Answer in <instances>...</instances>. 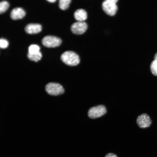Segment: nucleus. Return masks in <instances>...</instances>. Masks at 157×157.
I'll list each match as a JSON object with an SVG mask.
<instances>
[{"instance_id": "9b49d317", "label": "nucleus", "mask_w": 157, "mask_h": 157, "mask_svg": "<svg viewBox=\"0 0 157 157\" xmlns=\"http://www.w3.org/2000/svg\"><path fill=\"white\" fill-rule=\"evenodd\" d=\"M27 56L28 58L31 60L37 62L41 58L42 54L40 51L37 53L33 54H30L28 53Z\"/></svg>"}, {"instance_id": "6ab92c4d", "label": "nucleus", "mask_w": 157, "mask_h": 157, "mask_svg": "<svg viewBox=\"0 0 157 157\" xmlns=\"http://www.w3.org/2000/svg\"><path fill=\"white\" fill-rule=\"evenodd\" d=\"M47 1L50 3H54L55 2L56 0H47Z\"/></svg>"}, {"instance_id": "6e6552de", "label": "nucleus", "mask_w": 157, "mask_h": 157, "mask_svg": "<svg viewBox=\"0 0 157 157\" xmlns=\"http://www.w3.org/2000/svg\"><path fill=\"white\" fill-rule=\"evenodd\" d=\"M42 29L41 25L38 24H27L25 28V31L29 34L38 33L41 31Z\"/></svg>"}, {"instance_id": "0eeeda50", "label": "nucleus", "mask_w": 157, "mask_h": 157, "mask_svg": "<svg viewBox=\"0 0 157 157\" xmlns=\"http://www.w3.org/2000/svg\"><path fill=\"white\" fill-rule=\"evenodd\" d=\"M88 25L84 22H77L74 23L71 26V29L72 32L76 35H81L84 33L87 30Z\"/></svg>"}, {"instance_id": "20e7f679", "label": "nucleus", "mask_w": 157, "mask_h": 157, "mask_svg": "<svg viewBox=\"0 0 157 157\" xmlns=\"http://www.w3.org/2000/svg\"><path fill=\"white\" fill-rule=\"evenodd\" d=\"M43 45L48 48H54L60 46L62 40L59 38L52 35H47L43 38L42 40Z\"/></svg>"}, {"instance_id": "f03ea898", "label": "nucleus", "mask_w": 157, "mask_h": 157, "mask_svg": "<svg viewBox=\"0 0 157 157\" xmlns=\"http://www.w3.org/2000/svg\"><path fill=\"white\" fill-rule=\"evenodd\" d=\"M118 0H106L102 3V8L104 12L110 16L114 15L117 10L116 4Z\"/></svg>"}, {"instance_id": "7ed1b4c3", "label": "nucleus", "mask_w": 157, "mask_h": 157, "mask_svg": "<svg viewBox=\"0 0 157 157\" xmlns=\"http://www.w3.org/2000/svg\"><path fill=\"white\" fill-rule=\"evenodd\" d=\"M45 90L47 92L51 95L57 96L63 94L64 90L63 86L58 83L51 82L45 86Z\"/></svg>"}, {"instance_id": "39448f33", "label": "nucleus", "mask_w": 157, "mask_h": 157, "mask_svg": "<svg viewBox=\"0 0 157 157\" xmlns=\"http://www.w3.org/2000/svg\"><path fill=\"white\" fill-rule=\"evenodd\" d=\"M106 112L105 107L103 105H100L90 108L88 111V115L90 118L94 119L101 117Z\"/></svg>"}, {"instance_id": "ddd939ff", "label": "nucleus", "mask_w": 157, "mask_h": 157, "mask_svg": "<svg viewBox=\"0 0 157 157\" xmlns=\"http://www.w3.org/2000/svg\"><path fill=\"white\" fill-rule=\"evenodd\" d=\"M40 47L36 45L32 44L28 48V53L30 54H33L38 53L40 51Z\"/></svg>"}, {"instance_id": "a211bd4d", "label": "nucleus", "mask_w": 157, "mask_h": 157, "mask_svg": "<svg viewBox=\"0 0 157 157\" xmlns=\"http://www.w3.org/2000/svg\"><path fill=\"white\" fill-rule=\"evenodd\" d=\"M154 58V60L157 61V53H156L155 55Z\"/></svg>"}, {"instance_id": "4468645a", "label": "nucleus", "mask_w": 157, "mask_h": 157, "mask_svg": "<svg viewBox=\"0 0 157 157\" xmlns=\"http://www.w3.org/2000/svg\"><path fill=\"white\" fill-rule=\"evenodd\" d=\"M9 4L7 1H3L0 3V13L5 12L9 8Z\"/></svg>"}, {"instance_id": "2eb2a0df", "label": "nucleus", "mask_w": 157, "mask_h": 157, "mask_svg": "<svg viewBox=\"0 0 157 157\" xmlns=\"http://www.w3.org/2000/svg\"><path fill=\"white\" fill-rule=\"evenodd\" d=\"M150 69L152 74L157 76V61L154 60L151 63Z\"/></svg>"}, {"instance_id": "dca6fc26", "label": "nucleus", "mask_w": 157, "mask_h": 157, "mask_svg": "<svg viewBox=\"0 0 157 157\" xmlns=\"http://www.w3.org/2000/svg\"><path fill=\"white\" fill-rule=\"evenodd\" d=\"M8 45V42L6 39L1 38L0 39V47L1 48H6Z\"/></svg>"}, {"instance_id": "f3484780", "label": "nucleus", "mask_w": 157, "mask_h": 157, "mask_svg": "<svg viewBox=\"0 0 157 157\" xmlns=\"http://www.w3.org/2000/svg\"><path fill=\"white\" fill-rule=\"evenodd\" d=\"M105 157H117L116 155L115 154L112 153H110L107 154Z\"/></svg>"}, {"instance_id": "1a4fd4ad", "label": "nucleus", "mask_w": 157, "mask_h": 157, "mask_svg": "<svg viewBox=\"0 0 157 157\" xmlns=\"http://www.w3.org/2000/svg\"><path fill=\"white\" fill-rule=\"evenodd\" d=\"M25 15V12L23 9L20 7H17L12 10L10 16L12 19L16 20L22 18Z\"/></svg>"}, {"instance_id": "423d86ee", "label": "nucleus", "mask_w": 157, "mask_h": 157, "mask_svg": "<svg viewBox=\"0 0 157 157\" xmlns=\"http://www.w3.org/2000/svg\"><path fill=\"white\" fill-rule=\"evenodd\" d=\"M136 123L140 128L144 129L150 126L151 120L147 114L143 113L138 116L136 119Z\"/></svg>"}, {"instance_id": "9d476101", "label": "nucleus", "mask_w": 157, "mask_h": 157, "mask_svg": "<svg viewBox=\"0 0 157 157\" xmlns=\"http://www.w3.org/2000/svg\"><path fill=\"white\" fill-rule=\"evenodd\" d=\"M74 18L78 22H84L87 18V14L84 9H79L76 10L74 14Z\"/></svg>"}, {"instance_id": "f257e3e1", "label": "nucleus", "mask_w": 157, "mask_h": 157, "mask_svg": "<svg viewBox=\"0 0 157 157\" xmlns=\"http://www.w3.org/2000/svg\"><path fill=\"white\" fill-rule=\"evenodd\" d=\"M61 59L66 65L74 66L78 65L80 61L78 56L75 53L71 51H67L61 55Z\"/></svg>"}, {"instance_id": "f8f14e48", "label": "nucleus", "mask_w": 157, "mask_h": 157, "mask_svg": "<svg viewBox=\"0 0 157 157\" xmlns=\"http://www.w3.org/2000/svg\"><path fill=\"white\" fill-rule=\"evenodd\" d=\"M72 1L71 0H60L59 6L61 10H65L67 9Z\"/></svg>"}]
</instances>
